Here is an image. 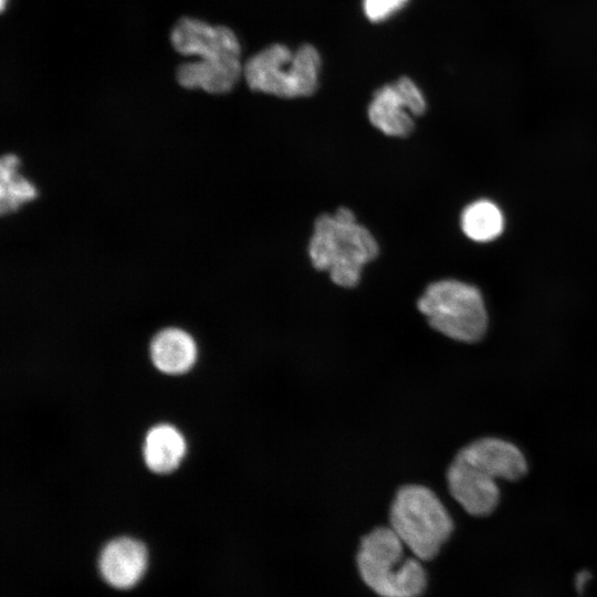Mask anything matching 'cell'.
I'll use <instances>...</instances> for the list:
<instances>
[{
	"mask_svg": "<svg viewBox=\"0 0 597 597\" xmlns=\"http://www.w3.org/2000/svg\"><path fill=\"white\" fill-rule=\"evenodd\" d=\"M170 41L178 53L200 57L177 67V81L185 88L223 94L233 88L243 72L240 43L228 27L184 17L174 25Z\"/></svg>",
	"mask_w": 597,
	"mask_h": 597,
	"instance_id": "obj_1",
	"label": "cell"
},
{
	"mask_svg": "<svg viewBox=\"0 0 597 597\" xmlns=\"http://www.w3.org/2000/svg\"><path fill=\"white\" fill-rule=\"evenodd\" d=\"M379 247L355 214L341 207L334 214H321L314 223L308 255L313 266L327 271L331 280L342 287L359 283L364 265L376 259Z\"/></svg>",
	"mask_w": 597,
	"mask_h": 597,
	"instance_id": "obj_2",
	"label": "cell"
},
{
	"mask_svg": "<svg viewBox=\"0 0 597 597\" xmlns=\"http://www.w3.org/2000/svg\"><path fill=\"white\" fill-rule=\"evenodd\" d=\"M406 545L390 526H379L359 544L356 563L363 582L380 597H419L427 586L422 561L406 556Z\"/></svg>",
	"mask_w": 597,
	"mask_h": 597,
	"instance_id": "obj_3",
	"label": "cell"
},
{
	"mask_svg": "<svg viewBox=\"0 0 597 597\" xmlns=\"http://www.w3.org/2000/svg\"><path fill=\"white\" fill-rule=\"evenodd\" d=\"M390 527L419 559L437 556L453 531L452 519L433 491L410 484L398 490L390 506Z\"/></svg>",
	"mask_w": 597,
	"mask_h": 597,
	"instance_id": "obj_4",
	"label": "cell"
},
{
	"mask_svg": "<svg viewBox=\"0 0 597 597\" xmlns=\"http://www.w3.org/2000/svg\"><path fill=\"white\" fill-rule=\"evenodd\" d=\"M417 306L433 329L451 339L474 343L486 332L484 298L472 284L454 279L433 282L419 297Z\"/></svg>",
	"mask_w": 597,
	"mask_h": 597,
	"instance_id": "obj_5",
	"label": "cell"
},
{
	"mask_svg": "<svg viewBox=\"0 0 597 597\" xmlns=\"http://www.w3.org/2000/svg\"><path fill=\"white\" fill-rule=\"evenodd\" d=\"M320 66V53L311 44L295 52L284 44H272L247 61L243 74L253 91L294 98L316 91Z\"/></svg>",
	"mask_w": 597,
	"mask_h": 597,
	"instance_id": "obj_6",
	"label": "cell"
},
{
	"mask_svg": "<svg viewBox=\"0 0 597 597\" xmlns=\"http://www.w3.org/2000/svg\"><path fill=\"white\" fill-rule=\"evenodd\" d=\"M427 107L419 87L407 76L378 88L368 106L373 126L387 136L407 137L415 128V116Z\"/></svg>",
	"mask_w": 597,
	"mask_h": 597,
	"instance_id": "obj_7",
	"label": "cell"
},
{
	"mask_svg": "<svg viewBox=\"0 0 597 597\" xmlns=\"http://www.w3.org/2000/svg\"><path fill=\"white\" fill-rule=\"evenodd\" d=\"M447 481L453 499L471 515L485 516L499 503L496 480L458 454L448 469Z\"/></svg>",
	"mask_w": 597,
	"mask_h": 597,
	"instance_id": "obj_8",
	"label": "cell"
},
{
	"mask_svg": "<svg viewBox=\"0 0 597 597\" xmlns=\"http://www.w3.org/2000/svg\"><path fill=\"white\" fill-rule=\"evenodd\" d=\"M457 454L495 480H517L527 470L521 450L513 443L494 437L475 440Z\"/></svg>",
	"mask_w": 597,
	"mask_h": 597,
	"instance_id": "obj_9",
	"label": "cell"
},
{
	"mask_svg": "<svg viewBox=\"0 0 597 597\" xmlns=\"http://www.w3.org/2000/svg\"><path fill=\"white\" fill-rule=\"evenodd\" d=\"M98 565L102 576L109 585L129 588L142 578L146 569L147 551L137 540L115 538L101 552Z\"/></svg>",
	"mask_w": 597,
	"mask_h": 597,
	"instance_id": "obj_10",
	"label": "cell"
},
{
	"mask_svg": "<svg viewBox=\"0 0 597 597\" xmlns=\"http://www.w3.org/2000/svg\"><path fill=\"white\" fill-rule=\"evenodd\" d=\"M197 347L193 338L184 329L168 327L158 332L150 343L154 365L166 374H181L190 369L196 360Z\"/></svg>",
	"mask_w": 597,
	"mask_h": 597,
	"instance_id": "obj_11",
	"label": "cell"
},
{
	"mask_svg": "<svg viewBox=\"0 0 597 597\" xmlns=\"http://www.w3.org/2000/svg\"><path fill=\"white\" fill-rule=\"evenodd\" d=\"M186 452L182 434L172 426L161 423L146 434L144 459L149 470L168 473L175 470Z\"/></svg>",
	"mask_w": 597,
	"mask_h": 597,
	"instance_id": "obj_12",
	"label": "cell"
},
{
	"mask_svg": "<svg viewBox=\"0 0 597 597\" xmlns=\"http://www.w3.org/2000/svg\"><path fill=\"white\" fill-rule=\"evenodd\" d=\"M460 226L470 240L488 243L503 233L505 217L498 203L482 198L465 206L460 216Z\"/></svg>",
	"mask_w": 597,
	"mask_h": 597,
	"instance_id": "obj_13",
	"label": "cell"
},
{
	"mask_svg": "<svg viewBox=\"0 0 597 597\" xmlns=\"http://www.w3.org/2000/svg\"><path fill=\"white\" fill-rule=\"evenodd\" d=\"M19 158L12 154L1 158L0 206L2 213L15 211L38 195L34 185L19 172Z\"/></svg>",
	"mask_w": 597,
	"mask_h": 597,
	"instance_id": "obj_14",
	"label": "cell"
},
{
	"mask_svg": "<svg viewBox=\"0 0 597 597\" xmlns=\"http://www.w3.org/2000/svg\"><path fill=\"white\" fill-rule=\"evenodd\" d=\"M408 0H364L366 17L373 22H379L402 8Z\"/></svg>",
	"mask_w": 597,
	"mask_h": 597,
	"instance_id": "obj_15",
	"label": "cell"
},
{
	"mask_svg": "<svg viewBox=\"0 0 597 597\" xmlns=\"http://www.w3.org/2000/svg\"><path fill=\"white\" fill-rule=\"evenodd\" d=\"M589 578V573L582 572L576 577V586L578 589H583Z\"/></svg>",
	"mask_w": 597,
	"mask_h": 597,
	"instance_id": "obj_16",
	"label": "cell"
},
{
	"mask_svg": "<svg viewBox=\"0 0 597 597\" xmlns=\"http://www.w3.org/2000/svg\"><path fill=\"white\" fill-rule=\"evenodd\" d=\"M7 1H8V0H0L1 11L4 10Z\"/></svg>",
	"mask_w": 597,
	"mask_h": 597,
	"instance_id": "obj_17",
	"label": "cell"
}]
</instances>
